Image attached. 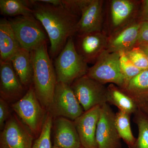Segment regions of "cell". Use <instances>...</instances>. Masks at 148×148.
<instances>
[{
  "label": "cell",
  "mask_w": 148,
  "mask_h": 148,
  "mask_svg": "<svg viewBox=\"0 0 148 148\" xmlns=\"http://www.w3.org/2000/svg\"><path fill=\"white\" fill-rule=\"evenodd\" d=\"M30 2L33 15L42 25L50 40L51 54L55 57L77 33L79 18L63 5H50L36 0Z\"/></svg>",
  "instance_id": "1"
},
{
  "label": "cell",
  "mask_w": 148,
  "mask_h": 148,
  "mask_svg": "<svg viewBox=\"0 0 148 148\" xmlns=\"http://www.w3.org/2000/svg\"><path fill=\"white\" fill-rule=\"evenodd\" d=\"M33 66V83L37 98L48 110L52 102L56 83V73L48 53L46 42L31 52Z\"/></svg>",
  "instance_id": "2"
},
{
  "label": "cell",
  "mask_w": 148,
  "mask_h": 148,
  "mask_svg": "<svg viewBox=\"0 0 148 148\" xmlns=\"http://www.w3.org/2000/svg\"><path fill=\"white\" fill-rule=\"evenodd\" d=\"M54 66L57 82L71 86L75 80L87 73V63L77 51L73 37L56 59Z\"/></svg>",
  "instance_id": "3"
},
{
  "label": "cell",
  "mask_w": 148,
  "mask_h": 148,
  "mask_svg": "<svg viewBox=\"0 0 148 148\" xmlns=\"http://www.w3.org/2000/svg\"><path fill=\"white\" fill-rule=\"evenodd\" d=\"M11 107L34 135L38 137L45 121V109L37 98L33 85Z\"/></svg>",
  "instance_id": "4"
},
{
  "label": "cell",
  "mask_w": 148,
  "mask_h": 148,
  "mask_svg": "<svg viewBox=\"0 0 148 148\" xmlns=\"http://www.w3.org/2000/svg\"><path fill=\"white\" fill-rule=\"evenodd\" d=\"M9 20L22 48L31 52L40 44L46 42L47 34L34 15L19 16Z\"/></svg>",
  "instance_id": "5"
},
{
  "label": "cell",
  "mask_w": 148,
  "mask_h": 148,
  "mask_svg": "<svg viewBox=\"0 0 148 148\" xmlns=\"http://www.w3.org/2000/svg\"><path fill=\"white\" fill-rule=\"evenodd\" d=\"M119 58V53L103 51L86 75L103 85L112 84L122 89L124 78L120 67Z\"/></svg>",
  "instance_id": "6"
},
{
  "label": "cell",
  "mask_w": 148,
  "mask_h": 148,
  "mask_svg": "<svg viewBox=\"0 0 148 148\" xmlns=\"http://www.w3.org/2000/svg\"><path fill=\"white\" fill-rule=\"evenodd\" d=\"M47 111L52 117H63L72 121L84 112L71 86L57 82L52 102Z\"/></svg>",
  "instance_id": "7"
},
{
  "label": "cell",
  "mask_w": 148,
  "mask_h": 148,
  "mask_svg": "<svg viewBox=\"0 0 148 148\" xmlns=\"http://www.w3.org/2000/svg\"><path fill=\"white\" fill-rule=\"evenodd\" d=\"M71 86L84 111L107 103V88L86 75L75 80Z\"/></svg>",
  "instance_id": "8"
},
{
  "label": "cell",
  "mask_w": 148,
  "mask_h": 148,
  "mask_svg": "<svg viewBox=\"0 0 148 148\" xmlns=\"http://www.w3.org/2000/svg\"><path fill=\"white\" fill-rule=\"evenodd\" d=\"M16 115L6 122L0 136L1 148H32L34 136Z\"/></svg>",
  "instance_id": "9"
},
{
  "label": "cell",
  "mask_w": 148,
  "mask_h": 148,
  "mask_svg": "<svg viewBox=\"0 0 148 148\" xmlns=\"http://www.w3.org/2000/svg\"><path fill=\"white\" fill-rule=\"evenodd\" d=\"M115 114L106 103L101 106L96 140L98 148H121V139L116 127Z\"/></svg>",
  "instance_id": "10"
},
{
  "label": "cell",
  "mask_w": 148,
  "mask_h": 148,
  "mask_svg": "<svg viewBox=\"0 0 148 148\" xmlns=\"http://www.w3.org/2000/svg\"><path fill=\"white\" fill-rule=\"evenodd\" d=\"M101 108V106H97L84 111L74 121L83 148H98L96 133Z\"/></svg>",
  "instance_id": "11"
},
{
  "label": "cell",
  "mask_w": 148,
  "mask_h": 148,
  "mask_svg": "<svg viewBox=\"0 0 148 148\" xmlns=\"http://www.w3.org/2000/svg\"><path fill=\"white\" fill-rule=\"evenodd\" d=\"M24 87L10 61H0L1 98L6 101L19 99L24 92Z\"/></svg>",
  "instance_id": "12"
},
{
  "label": "cell",
  "mask_w": 148,
  "mask_h": 148,
  "mask_svg": "<svg viewBox=\"0 0 148 148\" xmlns=\"http://www.w3.org/2000/svg\"><path fill=\"white\" fill-rule=\"evenodd\" d=\"M141 22L124 26L108 38L106 50L111 52H125L138 45Z\"/></svg>",
  "instance_id": "13"
},
{
  "label": "cell",
  "mask_w": 148,
  "mask_h": 148,
  "mask_svg": "<svg viewBox=\"0 0 148 148\" xmlns=\"http://www.w3.org/2000/svg\"><path fill=\"white\" fill-rule=\"evenodd\" d=\"M108 38L101 32L79 35L77 51L87 63L96 61L106 49Z\"/></svg>",
  "instance_id": "14"
},
{
  "label": "cell",
  "mask_w": 148,
  "mask_h": 148,
  "mask_svg": "<svg viewBox=\"0 0 148 148\" xmlns=\"http://www.w3.org/2000/svg\"><path fill=\"white\" fill-rule=\"evenodd\" d=\"M53 145L61 148H80L81 144L74 121L63 117L56 119Z\"/></svg>",
  "instance_id": "15"
},
{
  "label": "cell",
  "mask_w": 148,
  "mask_h": 148,
  "mask_svg": "<svg viewBox=\"0 0 148 148\" xmlns=\"http://www.w3.org/2000/svg\"><path fill=\"white\" fill-rule=\"evenodd\" d=\"M103 3L101 0H91L84 9L77 24L79 35L101 32Z\"/></svg>",
  "instance_id": "16"
},
{
  "label": "cell",
  "mask_w": 148,
  "mask_h": 148,
  "mask_svg": "<svg viewBox=\"0 0 148 148\" xmlns=\"http://www.w3.org/2000/svg\"><path fill=\"white\" fill-rule=\"evenodd\" d=\"M21 46L12 29L9 20L1 18L0 21V61H10L20 49Z\"/></svg>",
  "instance_id": "17"
},
{
  "label": "cell",
  "mask_w": 148,
  "mask_h": 148,
  "mask_svg": "<svg viewBox=\"0 0 148 148\" xmlns=\"http://www.w3.org/2000/svg\"><path fill=\"white\" fill-rule=\"evenodd\" d=\"M122 89L142 108L148 102V69L140 72Z\"/></svg>",
  "instance_id": "18"
},
{
  "label": "cell",
  "mask_w": 148,
  "mask_h": 148,
  "mask_svg": "<svg viewBox=\"0 0 148 148\" xmlns=\"http://www.w3.org/2000/svg\"><path fill=\"white\" fill-rule=\"evenodd\" d=\"M10 62L22 85L24 87H30L34 74L31 52L21 48Z\"/></svg>",
  "instance_id": "19"
},
{
  "label": "cell",
  "mask_w": 148,
  "mask_h": 148,
  "mask_svg": "<svg viewBox=\"0 0 148 148\" xmlns=\"http://www.w3.org/2000/svg\"><path fill=\"white\" fill-rule=\"evenodd\" d=\"M107 89V103L115 106L119 110L131 115L139 108L132 98L116 85L110 84Z\"/></svg>",
  "instance_id": "20"
},
{
  "label": "cell",
  "mask_w": 148,
  "mask_h": 148,
  "mask_svg": "<svg viewBox=\"0 0 148 148\" xmlns=\"http://www.w3.org/2000/svg\"><path fill=\"white\" fill-rule=\"evenodd\" d=\"M133 1L129 0H113L111 3L112 23L114 27H120L130 18L135 9Z\"/></svg>",
  "instance_id": "21"
},
{
  "label": "cell",
  "mask_w": 148,
  "mask_h": 148,
  "mask_svg": "<svg viewBox=\"0 0 148 148\" xmlns=\"http://www.w3.org/2000/svg\"><path fill=\"white\" fill-rule=\"evenodd\" d=\"M0 11L1 14L6 16L16 17L33 15L30 1L1 0Z\"/></svg>",
  "instance_id": "22"
},
{
  "label": "cell",
  "mask_w": 148,
  "mask_h": 148,
  "mask_svg": "<svg viewBox=\"0 0 148 148\" xmlns=\"http://www.w3.org/2000/svg\"><path fill=\"white\" fill-rule=\"evenodd\" d=\"M131 115L119 110L115 114L116 127L120 138L126 144L128 148H133L137 138L132 134L130 117Z\"/></svg>",
  "instance_id": "23"
},
{
  "label": "cell",
  "mask_w": 148,
  "mask_h": 148,
  "mask_svg": "<svg viewBox=\"0 0 148 148\" xmlns=\"http://www.w3.org/2000/svg\"><path fill=\"white\" fill-rule=\"evenodd\" d=\"M133 114V122L139 131L133 148H148V115L139 108Z\"/></svg>",
  "instance_id": "24"
},
{
  "label": "cell",
  "mask_w": 148,
  "mask_h": 148,
  "mask_svg": "<svg viewBox=\"0 0 148 148\" xmlns=\"http://www.w3.org/2000/svg\"><path fill=\"white\" fill-rule=\"evenodd\" d=\"M53 117L48 113L41 132L39 137L34 142L32 148H52L51 141V132L52 125Z\"/></svg>",
  "instance_id": "25"
},
{
  "label": "cell",
  "mask_w": 148,
  "mask_h": 148,
  "mask_svg": "<svg viewBox=\"0 0 148 148\" xmlns=\"http://www.w3.org/2000/svg\"><path fill=\"white\" fill-rule=\"evenodd\" d=\"M119 54L120 67L124 78V86L122 89H124L130 81L143 70L136 67L128 59L125 52H119Z\"/></svg>",
  "instance_id": "26"
},
{
  "label": "cell",
  "mask_w": 148,
  "mask_h": 148,
  "mask_svg": "<svg viewBox=\"0 0 148 148\" xmlns=\"http://www.w3.org/2000/svg\"><path fill=\"white\" fill-rule=\"evenodd\" d=\"M125 53L128 59L136 67L143 70L148 69L147 58L139 46L134 47Z\"/></svg>",
  "instance_id": "27"
},
{
  "label": "cell",
  "mask_w": 148,
  "mask_h": 148,
  "mask_svg": "<svg viewBox=\"0 0 148 148\" xmlns=\"http://www.w3.org/2000/svg\"><path fill=\"white\" fill-rule=\"evenodd\" d=\"M91 0H62V5L72 13L79 16Z\"/></svg>",
  "instance_id": "28"
},
{
  "label": "cell",
  "mask_w": 148,
  "mask_h": 148,
  "mask_svg": "<svg viewBox=\"0 0 148 148\" xmlns=\"http://www.w3.org/2000/svg\"><path fill=\"white\" fill-rule=\"evenodd\" d=\"M10 110L7 101L2 98H0V127L3 130L6 122L8 120Z\"/></svg>",
  "instance_id": "29"
},
{
  "label": "cell",
  "mask_w": 148,
  "mask_h": 148,
  "mask_svg": "<svg viewBox=\"0 0 148 148\" xmlns=\"http://www.w3.org/2000/svg\"><path fill=\"white\" fill-rule=\"evenodd\" d=\"M148 44V22L141 21L138 45Z\"/></svg>",
  "instance_id": "30"
},
{
  "label": "cell",
  "mask_w": 148,
  "mask_h": 148,
  "mask_svg": "<svg viewBox=\"0 0 148 148\" xmlns=\"http://www.w3.org/2000/svg\"><path fill=\"white\" fill-rule=\"evenodd\" d=\"M140 16L142 21L148 22V0L143 1Z\"/></svg>",
  "instance_id": "31"
},
{
  "label": "cell",
  "mask_w": 148,
  "mask_h": 148,
  "mask_svg": "<svg viewBox=\"0 0 148 148\" xmlns=\"http://www.w3.org/2000/svg\"><path fill=\"white\" fill-rule=\"evenodd\" d=\"M39 1L54 6L62 5V0H38Z\"/></svg>",
  "instance_id": "32"
},
{
  "label": "cell",
  "mask_w": 148,
  "mask_h": 148,
  "mask_svg": "<svg viewBox=\"0 0 148 148\" xmlns=\"http://www.w3.org/2000/svg\"><path fill=\"white\" fill-rule=\"evenodd\" d=\"M140 48L143 51V52L145 54L146 57L148 60V44L143 45H138Z\"/></svg>",
  "instance_id": "33"
},
{
  "label": "cell",
  "mask_w": 148,
  "mask_h": 148,
  "mask_svg": "<svg viewBox=\"0 0 148 148\" xmlns=\"http://www.w3.org/2000/svg\"><path fill=\"white\" fill-rule=\"evenodd\" d=\"M140 109L148 115V102L146 103L144 107H143L142 108Z\"/></svg>",
  "instance_id": "34"
},
{
  "label": "cell",
  "mask_w": 148,
  "mask_h": 148,
  "mask_svg": "<svg viewBox=\"0 0 148 148\" xmlns=\"http://www.w3.org/2000/svg\"><path fill=\"white\" fill-rule=\"evenodd\" d=\"M52 148H61L60 147H55V146H52Z\"/></svg>",
  "instance_id": "35"
},
{
  "label": "cell",
  "mask_w": 148,
  "mask_h": 148,
  "mask_svg": "<svg viewBox=\"0 0 148 148\" xmlns=\"http://www.w3.org/2000/svg\"><path fill=\"white\" fill-rule=\"evenodd\" d=\"M80 148H83L82 147H80Z\"/></svg>",
  "instance_id": "36"
}]
</instances>
